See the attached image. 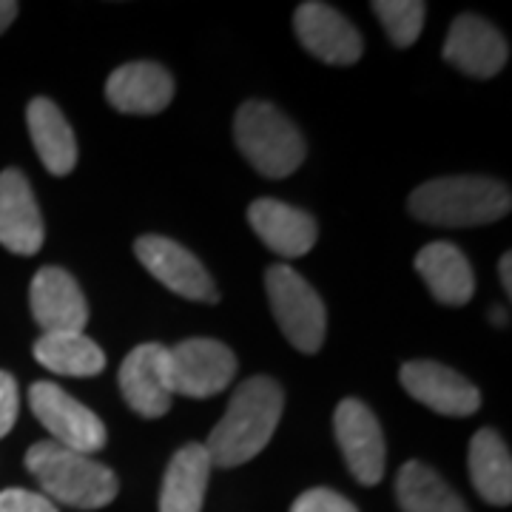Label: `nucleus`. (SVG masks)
<instances>
[{"label":"nucleus","mask_w":512,"mask_h":512,"mask_svg":"<svg viewBox=\"0 0 512 512\" xmlns=\"http://www.w3.org/2000/svg\"><path fill=\"white\" fill-rule=\"evenodd\" d=\"M32 316L43 333H83L89 322V305L77 279L63 268H40L32 279Z\"/></svg>","instance_id":"nucleus-14"},{"label":"nucleus","mask_w":512,"mask_h":512,"mask_svg":"<svg viewBox=\"0 0 512 512\" xmlns=\"http://www.w3.org/2000/svg\"><path fill=\"white\" fill-rule=\"evenodd\" d=\"M18 407V382H15V376H9L6 370H0V439L15 427V421H18Z\"/></svg>","instance_id":"nucleus-27"},{"label":"nucleus","mask_w":512,"mask_h":512,"mask_svg":"<svg viewBox=\"0 0 512 512\" xmlns=\"http://www.w3.org/2000/svg\"><path fill=\"white\" fill-rule=\"evenodd\" d=\"M134 254L143 262L148 274L168 291L180 293L191 302H208V305L220 299V291L211 274L205 271V265L180 242L146 234L134 242Z\"/></svg>","instance_id":"nucleus-8"},{"label":"nucleus","mask_w":512,"mask_h":512,"mask_svg":"<svg viewBox=\"0 0 512 512\" xmlns=\"http://www.w3.org/2000/svg\"><path fill=\"white\" fill-rule=\"evenodd\" d=\"M168 373L174 396L208 399L222 393L237 376V356L217 339H185L168 348Z\"/></svg>","instance_id":"nucleus-7"},{"label":"nucleus","mask_w":512,"mask_h":512,"mask_svg":"<svg viewBox=\"0 0 512 512\" xmlns=\"http://www.w3.org/2000/svg\"><path fill=\"white\" fill-rule=\"evenodd\" d=\"M35 359L46 370L74 379L97 376L106 367V353L86 333H43L35 342Z\"/></svg>","instance_id":"nucleus-22"},{"label":"nucleus","mask_w":512,"mask_h":512,"mask_svg":"<svg viewBox=\"0 0 512 512\" xmlns=\"http://www.w3.org/2000/svg\"><path fill=\"white\" fill-rule=\"evenodd\" d=\"M373 12L382 20L387 37L399 49H407L419 40L421 26L427 18V6L421 0H376Z\"/></svg>","instance_id":"nucleus-24"},{"label":"nucleus","mask_w":512,"mask_h":512,"mask_svg":"<svg viewBox=\"0 0 512 512\" xmlns=\"http://www.w3.org/2000/svg\"><path fill=\"white\" fill-rule=\"evenodd\" d=\"M0 512H60L55 501H49L46 495L29 493V490H3L0 493Z\"/></svg>","instance_id":"nucleus-26"},{"label":"nucleus","mask_w":512,"mask_h":512,"mask_svg":"<svg viewBox=\"0 0 512 512\" xmlns=\"http://www.w3.org/2000/svg\"><path fill=\"white\" fill-rule=\"evenodd\" d=\"M510 46L490 20L478 15H458L444 40V60L458 72L487 80L507 66Z\"/></svg>","instance_id":"nucleus-13"},{"label":"nucleus","mask_w":512,"mask_h":512,"mask_svg":"<svg viewBox=\"0 0 512 512\" xmlns=\"http://www.w3.org/2000/svg\"><path fill=\"white\" fill-rule=\"evenodd\" d=\"M26 123H29L37 157L46 165V171H52L55 177L72 174L77 165V140L63 111L57 109L52 100L35 97L26 109Z\"/></svg>","instance_id":"nucleus-20"},{"label":"nucleus","mask_w":512,"mask_h":512,"mask_svg":"<svg viewBox=\"0 0 512 512\" xmlns=\"http://www.w3.org/2000/svg\"><path fill=\"white\" fill-rule=\"evenodd\" d=\"M29 407L35 419L52 433V441L74 453L92 456L106 447V424L86 404L69 396L60 384L35 382L29 387Z\"/></svg>","instance_id":"nucleus-6"},{"label":"nucleus","mask_w":512,"mask_h":512,"mask_svg":"<svg viewBox=\"0 0 512 512\" xmlns=\"http://www.w3.org/2000/svg\"><path fill=\"white\" fill-rule=\"evenodd\" d=\"M26 467L46 490L49 501L55 498L74 510H100L117 498V476L106 464L92 456L74 453L57 441H37L26 453Z\"/></svg>","instance_id":"nucleus-3"},{"label":"nucleus","mask_w":512,"mask_h":512,"mask_svg":"<svg viewBox=\"0 0 512 512\" xmlns=\"http://www.w3.org/2000/svg\"><path fill=\"white\" fill-rule=\"evenodd\" d=\"M18 18V3L12 0H0V32L9 29V23Z\"/></svg>","instance_id":"nucleus-28"},{"label":"nucleus","mask_w":512,"mask_h":512,"mask_svg":"<svg viewBox=\"0 0 512 512\" xmlns=\"http://www.w3.org/2000/svg\"><path fill=\"white\" fill-rule=\"evenodd\" d=\"M106 97L111 109L123 114H160L174 97V77L151 60L123 63L109 74Z\"/></svg>","instance_id":"nucleus-16"},{"label":"nucleus","mask_w":512,"mask_h":512,"mask_svg":"<svg viewBox=\"0 0 512 512\" xmlns=\"http://www.w3.org/2000/svg\"><path fill=\"white\" fill-rule=\"evenodd\" d=\"M293 29L299 43L330 66H353L365 52L359 29L342 12L319 0L302 3L293 12Z\"/></svg>","instance_id":"nucleus-10"},{"label":"nucleus","mask_w":512,"mask_h":512,"mask_svg":"<svg viewBox=\"0 0 512 512\" xmlns=\"http://www.w3.org/2000/svg\"><path fill=\"white\" fill-rule=\"evenodd\" d=\"M265 291L276 325L299 353H316L325 345L328 313L319 293L291 265H274L265 274Z\"/></svg>","instance_id":"nucleus-5"},{"label":"nucleus","mask_w":512,"mask_h":512,"mask_svg":"<svg viewBox=\"0 0 512 512\" xmlns=\"http://www.w3.org/2000/svg\"><path fill=\"white\" fill-rule=\"evenodd\" d=\"M396 498L402 512H470L464 498L421 461H407L399 470Z\"/></svg>","instance_id":"nucleus-23"},{"label":"nucleus","mask_w":512,"mask_h":512,"mask_svg":"<svg viewBox=\"0 0 512 512\" xmlns=\"http://www.w3.org/2000/svg\"><path fill=\"white\" fill-rule=\"evenodd\" d=\"M333 433L353 478L365 487L379 484L384 476L387 444L376 413L359 399H342L333 413Z\"/></svg>","instance_id":"nucleus-9"},{"label":"nucleus","mask_w":512,"mask_h":512,"mask_svg":"<svg viewBox=\"0 0 512 512\" xmlns=\"http://www.w3.org/2000/svg\"><path fill=\"white\" fill-rule=\"evenodd\" d=\"M498 274H501V282H504V293L510 296L512 293V254L501 256V262H498Z\"/></svg>","instance_id":"nucleus-29"},{"label":"nucleus","mask_w":512,"mask_h":512,"mask_svg":"<svg viewBox=\"0 0 512 512\" xmlns=\"http://www.w3.org/2000/svg\"><path fill=\"white\" fill-rule=\"evenodd\" d=\"M211 456L205 444H185L180 447L163 476L160 487V512H200L211 476Z\"/></svg>","instance_id":"nucleus-19"},{"label":"nucleus","mask_w":512,"mask_h":512,"mask_svg":"<svg viewBox=\"0 0 512 512\" xmlns=\"http://www.w3.org/2000/svg\"><path fill=\"white\" fill-rule=\"evenodd\" d=\"M248 222L274 254L285 259L305 256L316 245L319 228L308 211L279 200H256L248 208Z\"/></svg>","instance_id":"nucleus-17"},{"label":"nucleus","mask_w":512,"mask_h":512,"mask_svg":"<svg viewBox=\"0 0 512 512\" xmlns=\"http://www.w3.org/2000/svg\"><path fill=\"white\" fill-rule=\"evenodd\" d=\"M120 390L126 404L143 419H160L171 410L174 387L168 373V348L137 345L120 365Z\"/></svg>","instance_id":"nucleus-11"},{"label":"nucleus","mask_w":512,"mask_h":512,"mask_svg":"<svg viewBox=\"0 0 512 512\" xmlns=\"http://www.w3.org/2000/svg\"><path fill=\"white\" fill-rule=\"evenodd\" d=\"M291 512H359L356 504L348 501L345 495L333 493L328 487H313V490H305L293 501Z\"/></svg>","instance_id":"nucleus-25"},{"label":"nucleus","mask_w":512,"mask_h":512,"mask_svg":"<svg viewBox=\"0 0 512 512\" xmlns=\"http://www.w3.org/2000/svg\"><path fill=\"white\" fill-rule=\"evenodd\" d=\"M467 464H470V481L478 495L487 504L507 507L512 501V458L504 439L490 427L478 430L470 441Z\"/></svg>","instance_id":"nucleus-21"},{"label":"nucleus","mask_w":512,"mask_h":512,"mask_svg":"<svg viewBox=\"0 0 512 512\" xmlns=\"http://www.w3.org/2000/svg\"><path fill=\"white\" fill-rule=\"evenodd\" d=\"M285 407L282 384L271 376H251L239 384L222 421L211 430L205 450L214 467H239L259 456L274 439Z\"/></svg>","instance_id":"nucleus-1"},{"label":"nucleus","mask_w":512,"mask_h":512,"mask_svg":"<svg viewBox=\"0 0 512 512\" xmlns=\"http://www.w3.org/2000/svg\"><path fill=\"white\" fill-rule=\"evenodd\" d=\"M399 382L416 402L441 416H473L481 407L476 384H470L461 373L441 362H407L399 370Z\"/></svg>","instance_id":"nucleus-12"},{"label":"nucleus","mask_w":512,"mask_h":512,"mask_svg":"<svg viewBox=\"0 0 512 512\" xmlns=\"http://www.w3.org/2000/svg\"><path fill=\"white\" fill-rule=\"evenodd\" d=\"M510 188L490 177H441L410 194V214L436 228H476L510 214Z\"/></svg>","instance_id":"nucleus-2"},{"label":"nucleus","mask_w":512,"mask_h":512,"mask_svg":"<svg viewBox=\"0 0 512 512\" xmlns=\"http://www.w3.org/2000/svg\"><path fill=\"white\" fill-rule=\"evenodd\" d=\"M43 217L32 185L18 168L0 174V245L20 256H32L43 245Z\"/></svg>","instance_id":"nucleus-15"},{"label":"nucleus","mask_w":512,"mask_h":512,"mask_svg":"<svg viewBox=\"0 0 512 512\" xmlns=\"http://www.w3.org/2000/svg\"><path fill=\"white\" fill-rule=\"evenodd\" d=\"M416 271L424 279L433 299L447 308H461L473 299L476 276L461 248L450 242H430L416 256Z\"/></svg>","instance_id":"nucleus-18"},{"label":"nucleus","mask_w":512,"mask_h":512,"mask_svg":"<svg viewBox=\"0 0 512 512\" xmlns=\"http://www.w3.org/2000/svg\"><path fill=\"white\" fill-rule=\"evenodd\" d=\"M234 140L248 163L254 165L262 177L282 180L293 174L305 154V137L299 128L265 100H248L242 103L234 117Z\"/></svg>","instance_id":"nucleus-4"}]
</instances>
